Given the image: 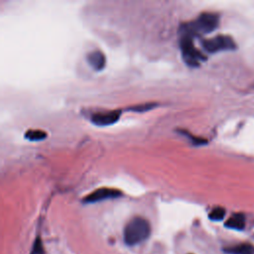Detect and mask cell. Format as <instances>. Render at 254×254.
I'll return each mask as SVG.
<instances>
[{"label":"cell","instance_id":"cell-3","mask_svg":"<svg viewBox=\"0 0 254 254\" xmlns=\"http://www.w3.org/2000/svg\"><path fill=\"white\" fill-rule=\"evenodd\" d=\"M181 50L185 62L190 65H197V64L205 60L204 56L195 48L192 42V38L189 36H182L181 38Z\"/></svg>","mask_w":254,"mask_h":254},{"label":"cell","instance_id":"cell-8","mask_svg":"<svg viewBox=\"0 0 254 254\" xmlns=\"http://www.w3.org/2000/svg\"><path fill=\"white\" fill-rule=\"evenodd\" d=\"M228 254H254V246L250 243H241L224 248Z\"/></svg>","mask_w":254,"mask_h":254},{"label":"cell","instance_id":"cell-2","mask_svg":"<svg viewBox=\"0 0 254 254\" xmlns=\"http://www.w3.org/2000/svg\"><path fill=\"white\" fill-rule=\"evenodd\" d=\"M151 232V226L147 219L136 216L133 217L124 228V241L127 245H136L146 240Z\"/></svg>","mask_w":254,"mask_h":254},{"label":"cell","instance_id":"cell-5","mask_svg":"<svg viewBox=\"0 0 254 254\" xmlns=\"http://www.w3.org/2000/svg\"><path fill=\"white\" fill-rule=\"evenodd\" d=\"M122 195V192L118 190L115 189H109V188H101L93 190L89 194H87L84 198L83 201L86 203H92V202H97L109 198H116L118 196Z\"/></svg>","mask_w":254,"mask_h":254},{"label":"cell","instance_id":"cell-6","mask_svg":"<svg viewBox=\"0 0 254 254\" xmlns=\"http://www.w3.org/2000/svg\"><path fill=\"white\" fill-rule=\"evenodd\" d=\"M120 110H112L107 112H98L91 116V121L97 126H108L114 124L120 117Z\"/></svg>","mask_w":254,"mask_h":254},{"label":"cell","instance_id":"cell-1","mask_svg":"<svg viewBox=\"0 0 254 254\" xmlns=\"http://www.w3.org/2000/svg\"><path fill=\"white\" fill-rule=\"evenodd\" d=\"M219 17L215 13L204 12L201 13L193 22L184 24L182 26V36H189L193 38L199 34L212 32L218 26Z\"/></svg>","mask_w":254,"mask_h":254},{"label":"cell","instance_id":"cell-13","mask_svg":"<svg viewBox=\"0 0 254 254\" xmlns=\"http://www.w3.org/2000/svg\"><path fill=\"white\" fill-rule=\"evenodd\" d=\"M153 107H154V105H152V104H145V105H141V106L134 107L133 110H134V111L137 110L138 112H141V111H143V110H147V109H150V108H153Z\"/></svg>","mask_w":254,"mask_h":254},{"label":"cell","instance_id":"cell-9","mask_svg":"<svg viewBox=\"0 0 254 254\" xmlns=\"http://www.w3.org/2000/svg\"><path fill=\"white\" fill-rule=\"evenodd\" d=\"M225 226L228 228L241 230L245 226V217L242 213L232 214L225 222Z\"/></svg>","mask_w":254,"mask_h":254},{"label":"cell","instance_id":"cell-11","mask_svg":"<svg viewBox=\"0 0 254 254\" xmlns=\"http://www.w3.org/2000/svg\"><path fill=\"white\" fill-rule=\"evenodd\" d=\"M224 215H225V209L222 207H215L208 214L209 218L211 220H215V221L221 220L224 217Z\"/></svg>","mask_w":254,"mask_h":254},{"label":"cell","instance_id":"cell-4","mask_svg":"<svg viewBox=\"0 0 254 254\" xmlns=\"http://www.w3.org/2000/svg\"><path fill=\"white\" fill-rule=\"evenodd\" d=\"M201 45H202V48L208 53L230 51V50H234L236 47L233 39L225 35H218L213 38L203 40L201 42Z\"/></svg>","mask_w":254,"mask_h":254},{"label":"cell","instance_id":"cell-12","mask_svg":"<svg viewBox=\"0 0 254 254\" xmlns=\"http://www.w3.org/2000/svg\"><path fill=\"white\" fill-rule=\"evenodd\" d=\"M31 254H45V251H44V246H43V243H42V240L41 238H37L33 244V247H32V251H31Z\"/></svg>","mask_w":254,"mask_h":254},{"label":"cell","instance_id":"cell-7","mask_svg":"<svg viewBox=\"0 0 254 254\" xmlns=\"http://www.w3.org/2000/svg\"><path fill=\"white\" fill-rule=\"evenodd\" d=\"M87 62L90 64V66L95 70H101L104 68L106 64L105 56L102 52L95 50L90 52L87 55Z\"/></svg>","mask_w":254,"mask_h":254},{"label":"cell","instance_id":"cell-10","mask_svg":"<svg viewBox=\"0 0 254 254\" xmlns=\"http://www.w3.org/2000/svg\"><path fill=\"white\" fill-rule=\"evenodd\" d=\"M25 137L30 141H41L47 137V133L40 129H30L25 133Z\"/></svg>","mask_w":254,"mask_h":254}]
</instances>
